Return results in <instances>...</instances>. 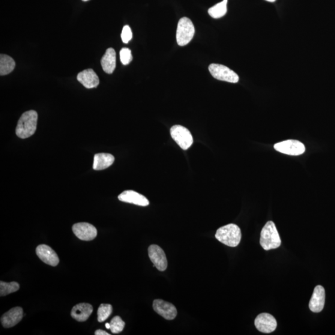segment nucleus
I'll use <instances>...</instances> for the list:
<instances>
[{
    "mask_svg": "<svg viewBox=\"0 0 335 335\" xmlns=\"http://www.w3.org/2000/svg\"><path fill=\"white\" fill-rule=\"evenodd\" d=\"M38 115L34 110L23 113L17 122L16 136L21 139H26L34 135L37 128Z\"/></svg>",
    "mask_w": 335,
    "mask_h": 335,
    "instance_id": "f257e3e1",
    "label": "nucleus"
},
{
    "mask_svg": "<svg viewBox=\"0 0 335 335\" xmlns=\"http://www.w3.org/2000/svg\"><path fill=\"white\" fill-rule=\"evenodd\" d=\"M215 236L217 240L227 246L236 247L241 241V232L238 226L230 224L218 229Z\"/></svg>",
    "mask_w": 335,
    "mask_h": 335,
    "instance_id": "f03ea898",
    "label": "nucleus"
},
{
    "mask_svg": "<svg viewBox=\"0 0 335 335\" xmlns=\"http://www.w3.org/2000/svg\"><path fill=\"white\" fill-rule=\"evenodd\" d=\"M260 245L265 250H270L279 248L281 240L276 226L272 221L265 224L261 232Z\"/></svg>",
    "mask_w": 335,
    "mask_h": 335,
    "instance_id": "7ed1b4c3",
    "label": "nucleus"
},
{
    "mask_svg": "<svg viewBox=\"0 0 335 335\" xmlns=\"http://www.w3.org/2000/svg\"><path fill=\"white\" fill-rule=\"evenodd\" d=\"M195 29L192 22L188 17L179 20L176 30V41L179 46H185L193 40Z\"/></svg>",
    "mask_w": 335,
    "mask_h": 335,
    "instance_id": "20e7f679",
    "label": "nucleus"
},
{
    "mask_svg": "<svg viewBox=\"0 0 335 335\" xmlns=\"http://www.w3.org/2000/svg\"><path fill=\"white\" fill-rule=\"evenodd\" d=\"M173 140L182 150H188L193 143V138L190 131L182 125H176L170 129Z\"/></svg>",
    "mask_w": 335,
    "mask_h": 335,
    "instance_id": "39448f33",
    "label": "nucleus"
},
{
    "mask_svg": "<svg viewBox=\"0 0 335 335\" xmlns=\"http://www.w3.org/2000/svg\"><path fill=\"white\" fill-rule=\"evenodd\" d=\"M209 70L215 79L232 83L238 82V75L226 66L212 64L209 65Z\"/></svg>",
    "mask_w": 335,
    "mask_h": 335,
    "instance_id": "423d86ee",
    "label": "nucleus"
},
{
    "mask_svg": "<svg viewBox=\"0 0 335 335\" xmlns=\"http://www.w3.org/2000/svg\"><path fill=\"white\" fill-rule=\"evenodd\" d=\"M274 148L281 153L298 156L303 154L306 151V147L303 143L296 140H288L285 141L276 143Z\"/></svg>",
    "mask_w": 335,
    "mask_h": 335,
    "instance_id": "0eeeda50",
    "label": "nucleus"
},
{
    "mask_svg": "<svg viewBox=\"0 0 335 335\" xmlns=\"http://www.w3.org/2000/svg\"><path fill=\"white\" fill-rule=\"evenodd\" d=\"M148 256L154 267L158 270L164 271L168 266L167 258L162 248L157 245H152L148 248Z\"/></svg>",
    "mask_w": 335,
    "mask_h": 335,
    "instance_id": "6e6552de",
    "label": "nucleus"
},
{
    "mask_svg": "<svg viewBox=\"0 0 335 335\" xmlns=\"http://www.w3.org/2000/svg\"><path fill=\"white\" fill-rule=\"evenodd\" d=\"M74 234L77 238L84 241H91L97 237L98 232L96 227L86 222L74 224L72 227Z\"/></svg>",
    "mask_w": 335,
    "mask_h": 335,
    "instance_id": "1a4fd4ad",
    "label": "nucleus"
},
{
    "mask_svg": "<svg viewBox=\"0 0 335 335\" xmlns=\"http://www.w3.org/2000/svg\"><path fill=\"white\" fill-rule=\"evenodd\" d=\"M255 325L257 330L260 332L264 333H270L276 330L277 322L271 314L262 313L257 316L255 321Z\"/></svg>",
    "mask_w": 335,
    "mask_h": 335,
    "instance_id": "9d476101",
    "label": "nucleus"
},
{
    "mask_svg": "<svg viewBox=\"0 0 335 335\" xmlns=\"http://www.w3.org/2000/svg\"><path fill=\"white\" fill-rule=\"evenodd\" d=\"M153 307L155 312L168 321H172L177 316V310L174 305L161 299L154 301Z\"/></svg>",
    "mask_w": 335,
    "mask_h": 335,
    "instance_id": "9b49d317",
    "label": "nucleus"
},
{
    "mask_svg": "<svg viewBox=\"0 0 335 335\" xmlns=\"http://www.w3.org/2000/svg\"><path fill=\"white\" fill-rule=\"evenodd\" d=\"M36 254L39 258L46 264L58 266L59 258L55 251L51 247L46 245H40L36 248Z\"/></svg>",
    "mask_w": 335,
    "mask_h": 335,
    "instance_id": "f8f14e48",
    "label": "nucleus"
},
{
    "mask_svg": "<svg viewBox=\"0 0 335 335\" xmlns=\"http://www.w3.org/2000/svg\"><path fill=\"white\" fill-rule=\"evenodd\" d=\"M325 302V291L324 287L317 286L314 289L309 303V309L314 313H319L324 309Z\"/></svg>",
    "mask_w": 335,
    "mask_h": 335,
    "instance_id": "ddd939ff",
    "label": "nucleus"
},
{
    "mask_svg": "<svg viewBox=\"0 0 335 335\" xmlns=\"http://www.w3.org/2000/svg\"><path fill=\"white\" fill-rule=\"evenodd\" d=\"M23 317V310L22 307L13 308L2 315V324L5 328H11L18 324Z\"/></svg>",
    "mask_w": 335,
    "mask_h": 335,
    "instance_id": "4468645a",
    "label": "nucleus"
},
{
    "mask_svg": "<svg viewBox=\"0 0 335 335\" xmlns=\"http://www.w3.org/2000/svg\"><path fill=\"white\" fill-rule=\"evenodd\" d=\"M118 199L122 202L143 206V207L149 205V201L146 197L134 191L127 190L124 191V192L119 194Z\"/></svg>",
    "mask_w": 335,
    "mask_h": 335,
    "instance_id": "2eb2a0df",
    "label": "nucleus"
},
{
    "mask_svg": "<svg viewBox=\"0 0 335 335\" xmlns=\"http://www.w3.org/2000/svg\"><path fill=\"white\" fill-rule=\"evenodd\" d=\"M77 80L88 89L97 88L100 84V80L95 71L87 69L81 71L77 76Z\"/></svg>",
    "mask_w": 335,
    "mask_h": 335,
    "instance_id": "dca6fc26",
    "label": "nucleus"
},
{
    "mask_svg": "<svg viewBox=\"0 0 335 335\" xmlns=\"http://www.w3.org/2000/svg\"><path fill=\"white\" fill-rule=\"evenodd\" d=\"M94 310L91 305L87 303H81L74 306L71 312V316L80 322L87 321Z\"/></svg>",
    "mask_w": 335,
    "mask_h": 335,
    "instance_id": "f3484780",
    "label": "nucleus"
},
{
    "mask_svg": "<svg viewBox=\"0 0 335 335\" xmlns=\"http://www.w3.org/2000/svg\"><path fill=\"white\" fill-rule=\"evenodd\" d=\"M101 64L104 72L108 74L113 73L116 65V54L115 49L109 48L106 50L105 54L101 60Z\"/></svg>",
    "mask_w": 335,
    "mask_h": 335,
    "instance_id": "a211bd4d",
    "label": "nucleus"
},
{
    "mask_svg": "<svg viewBox=\"0 0 335 335\" xmlns=\"http://www.w3.org/2000/svg\"><path fill=\"white\" fill-rule=\"evenodd\" d=\"M115 158L110 154L100 153L95 155L94 169L95 170H103L111 166Z\"/></svg>",
    "mask_w": 335,
    "mask_h": 335,
    "instance_id": "6ab92c4d",
    "label": "nucleus"
},
{
    "mask_svg": "<svg viewBox=\"0 0 335 335\" xmlns=\"http://www.w3.org/2000/svg\"><path fill=\"white\" fill-rule=\"evenodd\" d=\"M16 66L15 62L11 57L5 55H0V75L1 76H7L13 71Z\"/></svg>",
    "mask_w": 335,
    "mask_h": 335,
    "instance_id": "aec40b11",
    "label": "nucleus"
},
{
    "mask_svg": "<svg viewBox=\"0 0 335 335\" xmlns=\"http://www.w3.org/2000/svg\"><path fill=\"white\" fill-rule=\"evenodd\" d=\"M227 2H228V0H223L222 2L209 8V14L215 19L220 18L225 16L227 11Z\"/></svg>",
    "mask_w": 335,
    "mask_h": 335,
    "instance_id": "412c9836",
    "label": "nucleus"
},
{
    "mask_svg": "<svg viewBox=\"0 0 335 335\" xmlns=\"http://www.w3.org/2000/svg\"><path fill=\"white\" fill-rule=\"evenodd\" d=\"M20 289V284L16 282L5 283L0 282V295H7L11 293L15 292Z\"/></svg>",
    "mask_w": 335,
    "mask_h": 335,
    "instance_id": "4be33fe9",
    "label": "nucleus"
},
{
    "mask_svg": "<svg viewBox=\"0 0 335 335\" xmlns=\"http://www.w3.org/2000/svg\"><path fill=\"white\" fill-rule=\"evenodd\" d=\"M113 312L111 305L107 304H101L98 310V321L99 322H103L109 318Z\"/></svg>",
    "mask_w": 335,
    "mask_h": 335,
    "instance_id": "5701e85b",
    "label": "nucleus"
},
{
    "mask_svg": "<svg viewBox=\"0 0 335 335\" xmlns=\"http://www.w3.org/2000/svg\"><path fill=\"white\" fill-rule=\"evenodd\" d=\"M110 330L113 333H119L123 331L125 327V322L122 321L120 317L116 316L110 321Z\"/></svg>",
    "mask_w": 335,
    "mask_h": 335,
    "instance_id": "b1692460",
    "label": "nucleus"
},
{
    "mask_svg": "<svg viewBox=\"0 0 335 335\" xmlns=\"http://www.w3.org/2000/svg\"><path fill=\"white\" fill-rule=\"evenodd\" d=\"M133 59L131 50L125 47L121 50L120 59L122 64L124 65L129 64L130 62L133 61Z\"/></svg>",
    "mask_w": 335,
    "mask_h": 335,
    "instance_id": "393cba45",
    "label": "nucleus"
},
{
    "mask_svg": "<svg viewBox=\"0 0 335 335\" xmlns=\"http://www.w3.org/2000/svg\"><path fill=\"white\" fill-rule=\"evenodd\" d=\"M133 38V32L131 29L128 25L124 26L121 33V39L122 42L125 44L128 43Z\"/></svg>",
    "mask_w": 335,
    "mask_h": 335,
    "instance_id": "a878e982",
    "label": "nucleus"
},
{
    "mask_svg": "<svg viewBox=\"0 0 335 335\" xmlns=\"http://www.w3.org/2000/svg\"><path fill=\"white\" fill-rule=\"evenodd\" d=\"M96 335H109L108 333H107L106 331L102 330H98L95 331Z\"/></svg>",
    "mask_w": 335,
    "mask_h": 335,
    "instance_id": "bb28decb",
    "label": "nucleus"
},
{
    "mask_svg": "<svg viewBox=\"0 0 335 335\" xmlns=\"http://www.w3.org/2000/svg\"><path fill=\"white\" fill-rule=\"evenodd\" d=\"M105 326H106V327L107 329H110V323H107V324H106Z\"/></svg>",
    "mask_w": 335,
    "mask_h": 335,
    "instance_id": "cd10ccee",
    "label": "nucleus"
},
{
    "mask_svg": "<svg viewBox=\"0 0 335 335\" xmlns=\"http://www.w3.org/2000/svg\"><path fill=\"white\" fill-rule=\"evenodd\" d=\"M266 1H267V2H269L273 3V2H276V0H266Z\"/></svg>",
    "mask_w": 335,
    "mask_h": 335,
    "instance_id": "c85d7f7f",
    "label": "nucleus"
},
{
    "mask_svg": "<svg viewBox=\"0 0 335 335\" xmlns=\"http://www.w3.org/2000/svg\"><path fill=\"white\" fill-rule=\"evenodd\" d=\"M82 1H83V2H87V1H89V0H82Z\"/></svg>",
    "mask_w": 335,
    "mask_h": 335,
    "instance_id": "c756f323",
    "label": "nucleus"
}]
</instances>
